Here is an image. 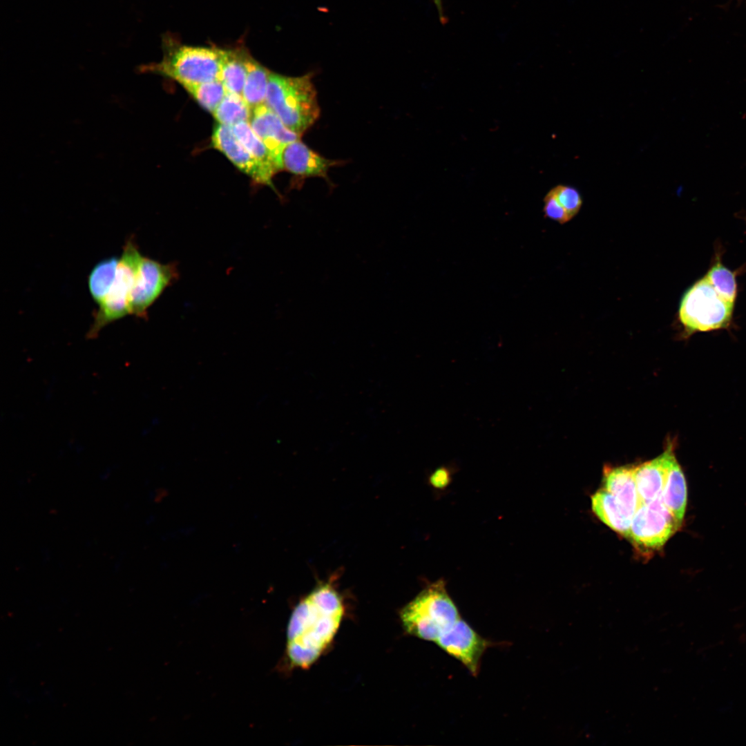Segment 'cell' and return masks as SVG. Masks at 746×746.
Segmentation results:
<instances>
[{
  "mask_svg": "<svg viewBox=\"0 0 746 746\" xmlns=\"http://www.w3.org/2000/svg\"><path fill=\"white\" fill-rule=\"evenodd\" d=\"M544 211L547 218L560 224H564L572 219L558 202L553 189L544 198Z\"/></svg>",
  "mask_w": 746,
  "mask_h": 746,
  "instance_id": "cell-25",
  "label": "cell"
},
{
  "mask_svg": "<svg viewBox=\"0 0 746 746\" xmlns=\"http://www.w3.org/2000/svg\"><path fill=\"white\" fill-rule=\"evenodd\" d=\"M558 202L568 214L573 218L580 211L582 200L579 191L571 186L558 185L552 189Z\"/></svg>",
  "mask_w": 746,
  "mask_h": 746,
  "instance_id": "cell-24",
  "label": "cell"
},
{
  "mask_svg": "<svg viewBox=\"0 0 746 746\" xmlns=\"http://www.w3.org/2000/svg\"><path fill=\"white\" fill-rule=\"evenodd\" d=\"M247 53L244 48L221 49L220 79L228 92L242 95L247 73Z\"/></svg>",
  "mask_w": 746,
  "mask_h": 746,
  "instance_id": "cell-17",
  "label": "cell"
},
{
  "mask_svg": "<svg viewBox=\"0 0 746 746\" xmlns=\"http://www.w3.org/2000/svg\"><path fill=\"white\" fill-rule=\"evenodd\" d=\"M265 103L289 130L300 135L316 122L321 113L310 73L287 77L271 72Z\"/></svg>",
  "mask_w": 746,
  "mask_h": 746,
  "instance_id": "cell-2",
  "label": "cell"
},
{
  "mask_svg": "<svg viewBox=\"0 0 746 746\" xmlns=\"http://www.w3.org/2000/svg\"><path fill=\"white\" fill-rule=\"evenodd\" d=\"M162 60L151 70L170 77L182 86L218 80L221 71V48L164 44Z\"/></svg>",
  "mask_w": 746,
  "mask_h": 746,
  "instance_id": "cell-4",
  "label": "cell"
},
{
  "mask_svg": "<svg viewBox=\"0 0 746 746\" xmlns=\"http://www.w3.org/2000/svg\"><path fill=\"white\" fill-rule=\"evenodd\" d=\"M343 615L342 598L329 584L318 586L303 599L288 622L289 662L301 669L309 667L332 641Z\"/></svg>",
  "mask_w": 746,
  "mask_h": 746,
  "instance_id": "cell-1",
  "label": "cell"
},
{
  "mask_svg": "<svg viewBox=\"0 0 746 746\" xmlns=\"http://www.w3.org/2000/svg\"><path fill=\"white\" fill-rule=\"evenodd\" d=\"M734 303L723 298L705 276L696 281L683 295L679 319L690 335L729 326Z\"/></svg>",
  "mask_w": 746,
  "mask_h": 746,
  "instance_id": "cell-5",
  "label": "cell"
},
{
  "mask_svg": "<svg viewBox=\"0 0 746 746\" xmlns=\"http://www.w3.org/2000/svg\"><path fill=\"white\" fill-rule=\"evenodd\" d=\"M342 163L322 157L300 140L286 145L281 155L282 170L301 177H321L327 180L329 169Z\"/></svg>",
  "mask_w": 746,
  "mask_h": 746,
  "instance_id": "cell-13",
  "label": "cell"
},
{
  "mask_svg": "<svg viewBox=\"0 0 746 746\" xmlns=\"http://www.w3.org/2000/svg\"><path fill=\"white\" fill-rule=\"evenodd\" d=\"M252 108L242 95L228 92L212 113L218 124L229 126L249 122Z\"/></svg>",
  "mask_w": 746,
  "mask_h": 746,
  "instance_id": "cell-21",
  "label": "cell"
},
{
  "mask_svg": "<svg viewBox=\"0 0 746 746\" xmlns=\"http://www.w3.org/2000/svg\"><path fill=\"white\" fill-rule=\"evenodd\" d=\"M680 527L664 506L661 494L635 511L627 537L640 550L660 548Z\"/></svg>",
  "mask_w": 746,
  "mask_h": 746,
  "instance_id": "cell-7",
  "label": "cell"
},
{
  "mask_svg": "<svg viewBox=\"0 0 746 746\" xmlns=\"http://www.w3.org/2000/svg\"><path fill=\"white\" fill-rule=\"evenodd\" d=\"M443 651L452 656L473 676L480 669L481 659L491 642L480 635L466 621L459 618L435 642Z\"/></svg>",
  "mask_w": 746,
  "mask_h": 746,
  "instance_id": "cell-9",
  "label": "cell"
},
{
  "mask_svg": "<svg viewBox=\"0 0 746 746\" xmlns=\"http://www.w3.org/2000/svg\"><path fill=\"white\" fill-rule=\"evenodd\" d=\"M183 88L204 109L211 113L224 97L227 90L221 80L198 84H188Z\"/></svg>",
  "mask_w": 746,
  "mask_h": 746,
  "instance_id": "cell-22",
  "label": "cell"
},
{
  "mask_svg": "<svg viewBox=\"0 0 746 746\" xmlns=\"http://www.w3.org/2000/svg\"><path fill=\"white\" fill-rule=\"evenodd\" d=\"M705 276L723 298L734 303L737 294L736 274L727 268L719 258H717Z\"/></svg>",
  "mask_w": 746,
  "mask_h": 746,
  "instance_id": "cell-23",
  "label": "cell"
},
{
  "mask_svg": "<svg viewBox=\"0 0 746 746\" xmlns=\"http://www.w3.org/2000/svg\"><path fill=\"white\" fill-rule=\"evenodd\" d=\"M459 618L458 608L442 579L426 586L400 612L408 634L434 643Z\"/></svg>",
  "mask_w": 746,
  "mask_h": 746,
  "instance_id": "cell-3",
  "label": "cell"
},
{
  "mask_svg": "<svg viewBox=\"0 0 746 746\" xmlns=\"http://www.w3.org/2000/svg\"><path fill=\"white\" fill-rule=\"evenodd\" d=\"M178 276L176 265L142 256L131 293L130 314L146 318L148 309Z\"/></svg>",
  "mask_w": 746,
  "mask_h": 746,
  "instance_id": "cell-8",
  "label": "cell"
},
{
  "mask_svg": "<svg viewBox=\"0 0 746 746\" xmlns=\"http://www.w3.org/2000/svg\"><path fill=\"white\" fill-rule=\"evenodd\" d=\"M233 133L251 155L257 160L267 177L271 180L280 169L271 153L251 128L249 122H242L231 126Z\"/></svg>",
  "mask_w": 746,
  "mask_h": 746,
  "instance_id": "cell-18",
  "label": "cell"
},
{
  "mask_svg": "<svg viewBox=\"0 0 746 746\" xmlns=\"http://www.w3.org/2000/svg\"><path fill=\"white\" fill-rule=\"evenodd\" d=\"M591 505L593 511L603 523L627 537L633 514L611 493L604 489L597 491L591 497Z\"/></svg>",
  "mask_w": 746,
  "mask_h": 746,
  "instance_id": "cell-15",
  "label": "cell"
},
{
  "mask_svg": "<svg viewBox=\"0 0 746 746\" xmlns=\"http://www.w3.org/2000/svg\"><path fill=\"white\" fill-rule=\"evenodd\" d=\"M661 497L664 506L680 527L686 511L687 489L683 471L676 457L669 468Z\"/></svg>",
  "mask_w": 746,
  "mask_h": 746,
  "instance_id": "cell-16",
  "label": "cell"
},
{
  "mask_svg": "<svg viewBox=\"0 0 746 746\" xmlns=\"http://www.w3.org/2000/svg\"><path fill=\"white\" fill-rule=\"evenodd\" d=\"M674 448V441L669 439L661 455L635 466V480L640 506L653 501L662 493L669 468L676 457Z\"/></svg>",
  "mask_w": 746,
  "mask_h": 746,
  "instance_id": "cell-12",
  "label": "cell"
},
{
  "mask_svg": "<svg viewBox=\"0 0 746 746\" xmlns=\"http://www.w3.org/2000/svg\"><path fill=\"white\" fill-rule=\"evenodd\" d=\"M246 64L247 73L242 95L249 106L254 108L265 102L271 71L254 59L249 52Z\"/></svg>",
  "mask_w": 746,
  "mask_h": 746,
  "instance_id": "cell-19",
  "label": "cell"
},
{
  "mask_svg": "<svg viewBox=\"0 0 746 746\" xmlns=\"http://www.w3.org/2000/svg\"><path fill=\"white\" fill-rule=\"evenodd\" d=\"M635 470V466L630 465L607 467L603 477L604 489L611 493L633 515L640 507Z\"/></svg>",
  "mask_w": 746,
  "mask_h": 746,
  "instance_id": "cell-14",
  "label": "cell"
},
{
  "mask_svg": "<svg viewBox=\"0 0 746 746\" xmlns=\"http://www.w3.org/2000/svg\"><path fill=\"white\" fill-rule=\"evenodd\" d=\"M212 146L224 154L239 170L259 184L272 186L257 160L238 140L231 126L217 124L211 136Z\"/></svg>",
  "mask_w": 746,
  "mask_h": 746,
  "instance_id": "cell-11",
  "label": "cell"
},
{
  "mask_svg": "<svg viewBox=\"0 0 746 746\" xmlns=\"http://www.w3.org/2000/svg\"><path fill=\"white\" fill-rule=\"evenodd\" d=\"M142 257L133 238H129L123 247L115 280L94 312L93 323L87 332V338H96L105 326L130 314L131 293Z\"/></svg>",
  "mask_w": 746,
  "mask_h": 746,
  "instance_id": "cell-6",
  "label": "cell"
},
{
  "mask_svg": "<svg viewBox=\"0 0 746 746\" xmlns=\"http://www.w3.org/2000/svg\"><path fill=\"white\" fill-rule=\"evenodd\" d=\"M119 258L113 256L99 261L89 274L88 284L90 296L99 305L110 291L117 276Z\"/></svg>",
  "mask_w": 746,
  "mask_h": 746,
  "instance_id": "cell-20",
  "label": "cell"
},
{
  "mask_svg": "<svg viewBox=\"0 0 746 746\" xmlns=\"http://www.w3.org/2000/svg\"><path fill=\"white\" fill-rule=\"evenodd\" d=\"M452 472L446 466L437 468L430 476L429 481L432 486L437 489L446 488L451 481Z\"/></svg>",
  "mask_w": 746,
  "mask_h": 746,
  "instance_id": "cell-26",
  "label": "cell"
},
{
  "mask_svg": "<svg viewBox=\"0 0 746 746\" xmlns=\"http://www.w3.org/2000/svg\"><path fill=\"white\" fill-rule=\"evenodd\" d=\"M249 123L282 170L281 155L284 148L290 142L300 140L301 135L289 130L265 103L252 108Z\"/></svg>",
  "mask_w": 746,
  "mask_h": 746,
  "instance_id": "cell-10",
  "label": "cell"
},
{
  "mask_svg": "<svg viewBox=\"0 0 746 746\" xmlns=\"http://www.w3.org/2000/svg\"><path fill=\"white\" fill-rule=\"evenodd\" d=\"M433 1H434V3H435V5L437 6V10H438V12H439L440 19H441V21L442 22H443L444 21V17H443V8H442L441 0H433Z\"/></svg>",
  "mask_w": 746,
  "mask_h": 746,
  "instance_id": "cell-27",
  "label": "cell"
}]
</instances>
